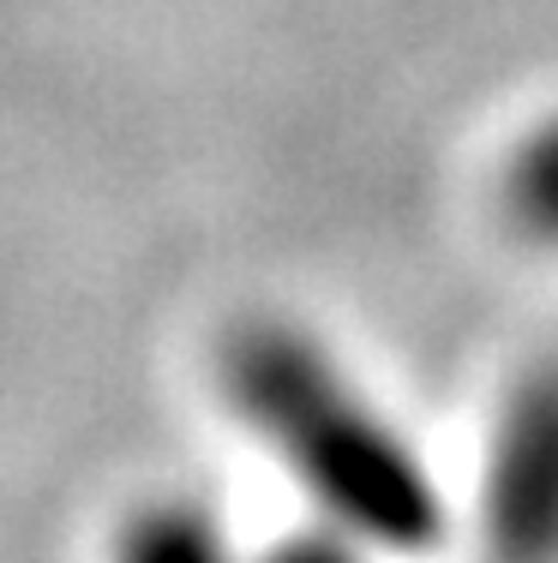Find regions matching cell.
I'll use <instances>...</instances> for the list:
<instances>
[{"instance_id":"obj_1","label":"cell","mask_w":558,"mask_h":563,"mask_svg":"<svg viewBox=\"0 0 558 563\" xmlns=\"http://www.w3.org/2000/svg\"><path fill=\"white\" fill-rule=\"evenodd\" d=\"M222 396L318 521L384 558H427L445 540V492L420 444L313 330L288 318L241 324L222 347Z\"/></svg>"},{"instance_id":"obj_2","label":"cell","mask_w":558,"mask_h":563,"mask_svg":"<svg viewBox=\"0 0 558 563\" xmlns=\"http://www.w3.org/2000/svg\"><path fill=\"white\" fill-rule=\"evenodd\" d=\"M486 563H558V354L504 390L474 486Z\"/></svg>"},{"instance_id":"obj_3","label":"cell","mask_w":558,"mask_h":563,"mask_svg":"<svg viewBox=\"0 0 558 563\" xmlns=\"http://www.w3.org/2000/svg\"><path fill=\"white\" fill-rule=\"evenodd\" d=\"M114 563H252L229 516L193 492H156L132 504L114 533Z\"/></svg>"},{"instance_id":"obj_4","label":"cell","mask_w":558,"mask_h":563,"mask_svg":"<svg viewBox=\"0 0 558 563\" xmlns=\"http://www.w3.org/2000/svg\"><path fill=\"white\" fill-rule=\"evenodd\" d=\"M504 217L523 240L558 252V114L523 132L504 168Z\"/></svg>"},{"instance_id":"obj_5","label":"cell","mask_w":558,"mask_h":563,"mask_svg":"<svg viewBox=\"0 0 558 563\" xmlns=\"http://www.w3.org/2000/svg\"><path fill=\"white\" fill-rule=\"evenodd\" d=\"M252 563H384V552H372L361 533L337 528V521L307 516L300 528H288L283 540H271Z\"/></svg>"}]
</instances>
